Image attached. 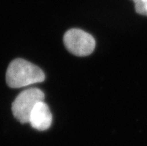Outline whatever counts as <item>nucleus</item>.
<instances>
[{"label": "nucleus", "instance_id": "2", "mask_svg": "<svg viewBox=\"0 0 147 146\" xmlns=\"http://www.w3.org/2000/svg\"><path fill=\"white\" fill-rule=\"evenodd\" d=\"M44 93L38 88H29L21 92L12 104L14 117L22 123H28L33 108L38 102L44 101Z\"/></svg>", "mask_w": 147, "mask_h": 146}, {"label": "nucleus", "instance_id": "1", "mask_svg": "<svg viewBox=\"0 0 147 146\" xmlns=\"http://www.w3.org/2000/svg\"><path fill=\"white\" fill-rule=\"evenodd\" d=\"M45 74L41 69L26 60L11 61L6 72V82L11 88H20L43 82Z\"/></svg>", "mask_w": 147, "mask_h": 146}, {"label": "nucleus", "instance_id": "4", "mask_svg": "<svg viewBox=\"0 0 147 146\" xmlns=\"http://www.w3.org/2000/svg\"><path fill=\"white\" fill-rule=\"evenodd\" d=\"M28 123L32 128L40 131L50 128L52 123V115L49 106L43 101L38 102L34 107L30 114Z\"/></svg>", "mask_w": 147, "mask_h": 146}, {"label": "nucleus", "instance_id": "5", "mask_svg": "<svg viewBox=\"0 0 147 146\" xmlns=\"http://www.w3.org/2000/svg\"><path fill=\"white\" fill-rule=\"evenodd\" d=\"M138 13L147 16V0H132Z\"/></svg>", "mask_w": 147, "mask_h": 146}, {"label": "nucleus", "instance_id": "3", "mask_svg": "<svg viewBox=\"0 0 147 146\" xmlns=\"http://www.w3.org/2000/svg\"><path fill=\"white\" fill-rule=\"evenodd\" d=\"M63 43L70 53L78 57L90 55L96 47L93 36L78 28L68 30L63 36Z\"/></svg>", "mask_w": 147, "mask_h": 146}]
</instances>
